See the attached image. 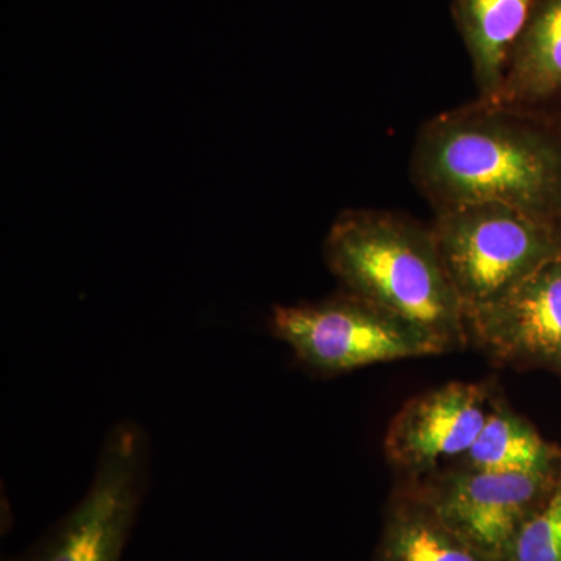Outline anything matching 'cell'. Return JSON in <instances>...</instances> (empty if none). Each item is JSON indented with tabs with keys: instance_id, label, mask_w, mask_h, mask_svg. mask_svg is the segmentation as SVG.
I'll use <instances>...</instances> for the list:
<instances>
[{
	"instance_id": "cell-3",
	"label": "cell",
	"mask_w": 561,
	"mask_h": 561,
	"mask_svg": "<svg viewBox=\"0 0 561 561\" xmlns=\"http://www.w3.org/2000/svg\"><path fill=\"white\" fill-rule=\"evenodd\" d=\"M431 230L465 316L500 300L561 253V219L502 203L437 209Z\"/></svg>"
},
{
	"instance_id": "cell-12",
	"label": "cell",
	"mask_w": 561,
	"mask_h": 561,
	"mask_svg": "<svg viewBox=\"0 0 561 561\" xmlns=\"http://www.w3.org/2000/svg\"><path fill=\"white\" fill-rule=\"evenodd\" d=\"M375 561H489L405 483L387 505Z\"/></svg>"
},
{
	"instance_id": "cell-9",
	"label": "cell",
	"mask_w": 561,
	"mask_h": 561,
	"mask_svg": "<svg viewBox=\"0 0 561 561\" xmlns=\"http://www.w3.org/2000/svg\"><path fill=\"white\" fill-rule=\"evenodd\" d=\"M560 92L561 0H534L494 102L524 108Z\"/></svg>"
},
{
	"instance_id": "cell-1",
	"label": "cell",
	"mask_w": 561,
	"mask_h": 561,
	"mask_svg": "<svg viewBox=\"0 0 561 561\" xmlns=\"http://www.w3.org/2000/svg\"><path fill=\"white\" fill-rule=\"evenodd\" d=\"M411 171L434 209L502 203L561 219V136L519 106L482 101L421 127Z\"/></svg>"
},
{
	"instance_id": "cell-4",
	"label": "cell",
	"mask_w": 561,
	"mask_h": 561,
	"mask_svg": "<svg viewBox=\"0 0 561 561\" xmlns=\"http://www.w3.org/2000/svg\"><path fill=\"white\" fill-rule=\"evenodd\" d=\"M271 331L317 376L445 353L426 332L346 290L327 300L275 306Z\"/></svg>"
},
{
	"instance_id": "cell-7",
	"label": "cell",
	"mask_w": 561,
	"mask_h": 561,
	"mask_svg": "<svg viewBox=\"0 0 561 561\" xmlns=\"http://www.w3.org/2000/svg\"><path fill=\"white\" fill-rule=\"evenodd\" d=\"M493 394L491 383L449 382L412 398L387 430V461L408 481L456 463L481 434Z\"/></svg>"
},
{
	"instance_id": "cell-11",
	"label": "cell",
	"mask_w": 561,
	"mask_h": 561,
	"mask_svg": "<svg viewBox=\"0 0 561 561\" xmlns=\"http://www.w3.org/2000/svg\"><path fill=\"white\" fill-rule=\"evenodd\" d=\"M454 467L489 472L557 474L561 451L494 393L481 434Z\"/></svg>"
},
{
	"instance_id": "cell-2",
	"label": "cell",
	"mask_w": 561,
	"mask_h": 561,
	"mask_svg": "<svg viewBox=\"0 0 561 561\" xmlns=\"http://www.w3.org/2000/svg\"><path fill=\"white\" fill-rule=\"evenodd\" d=\"M323 254L350 294L409 321L445 353L468 345L465 309L431 227L386 210H345Z\"/></svg>"
},
{
	"instance_id": "cell-10",
	"label": "cell",
	"mask_w": 561,
	"mask_h": 561,
	"mask_svg": "<svg viewBox=\"0 0 561 561\" xmlns=\"http://www.w3.org/2000/svg\"><path fill=\"white\" fill-rule=\"evenodd\" d=\"M534 0H453V20L472 69L479 99L496 101L508 55Z\"/></svg>"
},
{
	"instance_id": "cell-6",
	"label": "cell",
	"mask_w": 561,
	"mask_h": 561,
	"mask_svg": "<svg viewBox=\"0 0 561 561\" xmlns=\"http://www.w3.org/2000/svg\"><path fill=\"white\" fill-rule=\"evenodd\" d=\"M559 474L476 471L449 465L405 483L483 559L497 561L549 496Z\"/></svg>"
},
{
	"instance_id": "cell-13",
	"label": "cell",
	"mask_w": 561,
	"mask_h": 561,
	"mask_svg": "<svg viewBox=\"0 0 561 561\" xmlns=\"http://www.w3.org/2000/svg\"><path fill=\"white\" fill-rule=\"evenodd\" d=\"M497 561H561V470L549 496Z\"/></svg>"
},
{
	"instance_id": "cell-5",
	"label": "cell",
	"mask_w": 561,
	"mask_h": 561,
	"mask_svg": "<svg viewBox=\"0 0 561 561\" xmlns=\"http://www.w3.org/2000/svg\"><path fill=\"white\" fill-rule=\"evenodd\" d=\"M149 438L119 423L103 443L87 494L28 551L10 561H121L149 479Z\"/></svg>"
},
{
	"instance_id": "cell-8",
	"label": "cell",
	"mask_w": 561,
	"mask_h": 561,
	"mask_svg": "<svg viewBox=\"0 0 561 561\" xmlns=\"http://www.w3.org/2000/svg\"><path fill=\"white\" fill-rule=\"evenodd\" d=\"M467 319L468 345L496 364L561 376V253Z\"/></svg>"
}]
</instances>
